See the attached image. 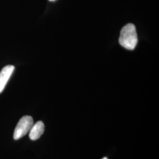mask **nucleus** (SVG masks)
Wrapping results in <instances>:
<instances>
[{
    "label": "nucleus",
    "instance_id": "2",
    "mask_svg": "<svg viewBox=\"0 0 159 159\" xmlns=\"http://www.w3.org/2000/svg\"><path fill=\"white\" fill-rule=\"evenodd\" d=\"M33 118L30 116H25L20 120L14 132V139L17 140L25 136L33 125Z\"/></svg>",
    "mask_w": 159,
    "mask_h": 159
},
{
    "label": "nucleus",
    "instance_id": "5",
    "mask_svg": "<svg viewBox=\"0 0 159 159\" xmlns=\"http://www.w3.org/2000/svg\"><path fill=\"white\" fill-rule=\"evenodd\" d=\"M50 1H51V2H54V1H57V0H49Z\"/></svg>",
    "mask_w": 159,
    "mask_h": 159
},
{
    "label": "nucleus",
    "instance_id": "6",
    "mask_svg": "<svg viewBox=\"0 0 159 159\" xmlns=\"http://www.w3.org/2000/svg\"><path fill=\"white\" fill-rule=\"evenodd\" d=\"M102 159H107V157H104V158H102Z\"/></svg>",
    "mask_w": 159,
    "mask_h": 159
},
{
    "label": "nucleus",
    "instance_id": "3",
    "mask_svg": "<svg viewBox=\"0 0 159 159\" xmlns=\"http://www.w3.org/2000/svg\"><path fill=\"white\" fill-rule=\"evenodd\" d=\"M14 67L12 65H8L4 67L0 72V93L4 90L6 84L10 79L14 70Z\"/></svg>",
    "mask_w": 159,
    "mask_h": 159
},
{
    "label": "nucleus",
    "instance_id": "4",
    "mask_svg": "<svg viewBox=\"0 0 159 159\" xmlns=\"http://www.w3.org/2000/svg\"><path fill=\"white\" fill-rule=\"evenodd\" d=\"M45 129L44 124L43 121H39L32 126L30 130L29 137L31 140H36L40 138L43 134Z\"/></svg>",
    "mask_w": 159,
    "mask_h": 159
},
{
    "label": "nucleus",
    "instance_id": "1",
    "mask_svg": "<svg viewBox=\"0 0 159 159\" xmlns=\"http://www.w3.org/2000/svg\"><path fill=\"white\" fill-rule=\"evenodd\" d=\"M138 42L136 29L134 24H127L123 27L120 32L119 43L120 45L127 50H133Z\"/></svg>",
    "mask_w": 159,
    "mask_h": 159
}]
</instances>
